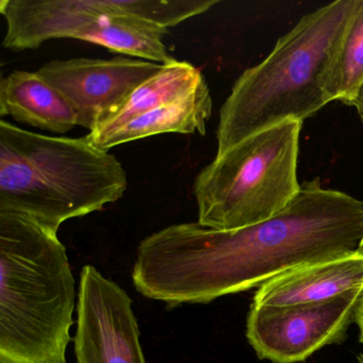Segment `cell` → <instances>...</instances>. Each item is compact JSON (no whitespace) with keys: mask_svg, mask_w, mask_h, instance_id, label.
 I'll return each instance as SVG.
<instances>
[{"mask_svg":"<svg viewBox=\"0 0 363 363\" xmlns=\"http://www.w3.org/2000/svg\"><path fill=\"white\" fill-rule=\"evenodd\" d=\"M301 121L246 138L203 167L194 196L201 226L235 230L273 218L301 190L297 179Z\"/></svg>","mask_w":363,"mask_h":363,"instance_id":"obj_6","label":"cell"},{"mask_svg":"<svg viewBox=\"0 0 363 363\" xmlns=\"http://www.w3.org/2000/svg\"><path fill=\"white\" fill-rule=\"evenodd\" d=\"M362 3L337 0L306 14L238 78L220 110L216 155L280 123L303 122L327 105L329 73Z\"/></svg>","mask_w":363,"mask_h":363,"instance_id":"obj_2","label":"cell"},{"mask_svg":"<svg viewBox=\"0 0 363 363\" xmlns=\"http://www.w3.org/2000/svg\"><path fill=\"white\" fill-rule=\"evenodd\" d=\"M162 67L141 59L77 58L50 61L38 73L72 106L78 126L91 133Z\"/></svg>","mask_w":363,"mask_h":363,"instance_id":"obj_9","label":"cell"},{"mask_svg":"<svg viewBox=\"0 0 363 363\" xmlns=\"http://www.w3.org/2000/svg\"><path fill=\"white\" fill-rule=\"evenodd\" d=\"M74 342L77 363H146L133 301L92 265L80 274Z\"/></svg>","mask_w":363,"mask_h":363,"instance_id":"obj_8","label":"cell"},{"mask_svg":"<svg viewBox=\"0 0 363 363\" xmlns=\"http://www.w3.org/2000/svg\"><path fill=\"white\" fill-rule=\"evenodd\" d=\"M359 363H363V356L361 354V356H359Z\"/></svg>","mask_w":363,"mask_h":363,"instance_id":"obj_18","label":"cell"},{"mask_svg":"<svg viewBox=\"0 0 363 363\" xmlns=\"http://www.w3.org/2000/svg\"><path fill=\"white\" fill-rule=\"evenodd\" d=\"M205 82L201 71L186 61L175 60L163 65L159 73L138 86L96 129L118 126L165 104L184 99Z\"/></svg>","mask_w":363,"mask_h":363,"instance_id":"obj_13","label":"cell"},{"mask_svg":"<svg viewBox=\"0 0 363 363\" xmlns=\"http://www.w3.org/2000/svg\"><path fill=\"white\" fill-rule=\"evenodd\" d=\"M362 238V201L315 178L258 224L218 230L182 223L148 235L138 247L133 280L143 296L169 307L208 303L301 265L354 254Z\"/></svg>","mask_w":363,"mask_h":363,"instance_id":"obj_1","label":"cell"},{"mask_svg":"<svg viewBox=\"0 0 363 363\" xmlns=\"http://www.w3.org/2000/svg\"><path fill=\"white\" fill-rule=\"evenodd\" d=\"M362 297L363 289H358L322 303L250 306L246 337L260 359L273 363L301 362L344 339Z\"/></svg>","mask_w":363,"mask_h":363,"instance_id":"obj_7","label":"cell"},{"mask_svg":"<svg viewBox=\"0 0 363 363\" xmlns=\"http://www.w3.org/2000/svg\"><path fill=\"white\" fill-rule=\"evenodd\" d=\"M363 289V252L301 265L263 284L255 307H288L322 303Z\"/></svg>","mask_w":363,"mask_h":363,"instance_id":"obj_10","label":"cell"},{"mask_svg":"<svg viewBox=\"0 0 363 363\" xmlns=\"http://www.w3.org/2000/svg\"><path fill=\"white\" fill-rule=\"evenodd\" d=\"M352 107L356 108L357 112H358L359 116H360L361 121L363 123V84L361 86L360 90H359L354 104H352Z\"/></svg>","mask_w":363,"mask_h":363,"instance_id":"obj_16","label":"cell"},{"mask_svg":"<svg viewBox=\"0 0 363 363\" xmlns=\"http://www.w3.org/2000/svg\"><path fill=\"white\" fill-rule=\"evenodd\" d=\"M359 252H363V238L362 241H361L360 246H359Z\"/></svg>","mask_w":363,"mask_h":363,"instance_id":"obj_17","label":"cell"},{"mask_svg":"<svg viewBox=\"0 0 363 363\" xmlns=\"http://www.w3.org/2000/svg\"><path fill=\"white\" fill-rule=\"evenodd\" d=\"M363 84V3L350 23L325 86L326 104L352 106Z\"/></svg>","mask_w":363,"mask_h":363,"instance_id":"obj_14","label":"cell"},{"mask_svg":"<svg viewBox=\"0 0 363 363\" xmlns=\"http://www.w3.org/2000/svg\"><path fill=\"white\" fill-rule=\"evenodd\" d=\"M75 303L58 235L0 210V363H69Z\"/></svg>","mask_w":363,"mask_h":363,"instance_id":"obj_3","label":"cell"},{"mask_svg":"<svg viewBox=\"0 0 363 363\" xmlns=\"http://www.w3.org/2000/svg\"><path fill=\"white\" fill-rule=\"evenodd\" d=\"M0 116L55 133L78 126L72 106L38 72L13 71L1 78Z\"/></svg>","mask_w":363,"mask_h":363,"instance_id":"obj_12","label":"cell"},{"mask_svg":"<svg viewBox=\"0 0 363 363\" xmlns=\"http://www.w3.org/2000/svg\"><path fill=\"white\" fill-rule=\"evenodd\" d=\"M128 177L116 156L86 137H48L0 122V210L58 233L63 223L124 196Z\"/></svg>","mask_w":363,"mask_h":363,"instance_id":"obj_4","label":"cell"},{"mask_svg":"<svg viewBox=\"0 0 363 363\" xmlns=\"http://www.w3.org/2000/svg\"><path fill=\"white\" fill-rule=\"evenodd\" d=\"M354 322L358 325L360 341L363 343V297L361 299L360 303H359L358 308H357Z\"/></svg>","mask_w":363,"mask_h":363,"instance_id":"obj_15","label":"cell"},{"mask_svg":"<svg viewBox=\"0 0 363 363\" xmlns=\"http://www.w3.org/2000/svg\"><path fill=\"white\" fill-rule=\"evenodd\" d=\"M212 107L213 101L206 82L184 99L165 104L118 126L95 129L86 137L99 150L109 152L116 146L163 133L206 135Z\"/></svg>","mask_w":363,"mask_h":363,"instance_id":"obj_11","label":"cell"},{"mask_svg":"<svg viewBox=\"0 0 363 363\" xmlns=\"http://www.w3.org/2000/svg\"><path fill=\"white\" fill-rule=\"evenodd\" d=\"M218 0H1L3 46L21 52L54 39H75L159 65L176 59L163 43L169 28Z\"/></svg>","mask_w":363,"mask_h":363,"instance_id":"obj_5","label":"cell"}]
</instances>
